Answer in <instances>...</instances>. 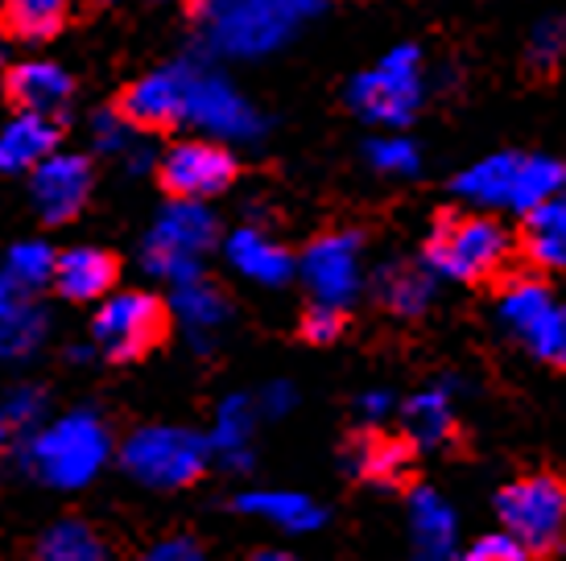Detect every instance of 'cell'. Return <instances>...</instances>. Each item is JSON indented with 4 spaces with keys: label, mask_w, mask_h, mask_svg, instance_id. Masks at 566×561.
Segmentation results:
<instances>
[{
    "label": "cell",
    "mask_w": 566,
    "mask_h": 561,
    "mask_svg": "<svg viewBox=\"0 0 566 561\" xmlns=\"http://www.w3.org/2000/svg\"><path fill=\"white\" fill-rule=\"evenodd\" d=\"M563 182H566V170L563 161H554V157H517V170H513V187H509V207L513 211H534V207L551 203L563 194Z\"/></svg>",
    "instance_id": "d4e9b609"
},
{
    "label": "cell",
    "mask_w": 566,
    "mask_h": 561,
    "mask_svg": "<svg viewBox=\"0 0 566 561\" xmlns=\"http://www.w3.org/2000/svg\"><path fill=\"white\" fill-rule=\"evenodd\" d=\"M530 553L509 537V532H492V537H480L468 553H463V561H525Z\"/></svg>",
    "instance_id": "8d00e7d4"
},
{
    "label": "cell",
    "mask_w": 566,
    "mask_h": 561,
    "mask_svg": "<svg viewBox=\"0 0 566 561\" xmlns=\"http://www.w3.org/2000/svg\"><path fill=\"white\" fill-rule=\"evenodd\" d=\"M54 256H59V252L50 248L46 240L13 244L9 261H4V277L13 280L17 294H33V289L50 285V277H54Z\"/></svg>",
    "instance_id": "1f68e13d"
},
{
    "label": "cell",
    "mask_w": 566,
    "mask_h": 561,
    "mask_svg": "<svg viewBox=\"0 0 566 561\" xmlns=\"http://www.w3.org/2000/svg\"><path fill=\"white\" fill-rule=\"evenodd\" d=\"M182 120L220 140H256L265 128L261 112L252 108L228 78L216 75V71H203V66H190Z\"/></svg>",
    "instance_id": "9c48e42d"
},
{
    "label": "cell",
    "mask_w": 566,
    "mask_h": 561,
    "mask_svg": "<svg viewBox=\"0 0 566 561\" xmlns=\"http://www.w3.org/2000/svg\"><path fill=\"white\" fill-rule=\"evenodd\" d=\"M377 297L401 318H418L426 314V306L434 301V273L413 265H389L380 268L377 277Z\"/></svg>",
    "instance_id": "484cf974"
},
{
    "label": "cell",
    "mask_w": 566,
    "mask_h": 561,
    "mask_svg": "<svg viewBox=\"0 0 566 561\" xmlns=\"http://www.w3.org/2000/svg\"><path fill=\"white\" fill-rule=\"evenodd\" d=\"M294 401H298V396H294V389L277 380V384H269V389L261 392V413H269V417H282V413H290V409H294Z\"/></svg>",
    "instance_id": "ab89813d"
},
{
    "label": "cell",
    "mask_w": 566,
    "mask_h": 561,
    "mask_svg": "<svg viewBox=\"0 0 566 561\" xmlns=\"http://www.w3.org/2000/svg\"><path fill=\"white\" fill-rule=\"evenodd\" d=\"M501 322L521 343H530L537 359L563 363L566 359V314L542 280H513L501 294Z\"/></svg>",
    "instance_id": "30bf717a"
},
{
    "label": "cell",
    "mask_w": 566,
    "mask_h": 561,
    "mask_svg": "<svg viewBox=\"0 0 566 561\" xmlns=\"http://www.w3.org/2000/svg\"><path fill=\"white\" fill-rule=\"evenodd\" d=\"M252 430H256V405L249 396H228L220 413H216V430L207 437V446H211V454H220L232 470H249Z\"/></svg>",
    "instance_id": "603a6c76"
},
{
    "label": "cell",
    "mask_w": 566,
    "mask_h": 561,
    "mask_svg": "<svg viewBox=\"0 0 566 561\" xmlns=\"http://www.w3.org/2000/svg\"><path fill=\"white\" fill-rule=\"evenodd\" d=\"M352 470L373 479V484H394L401 479L409 467V446L406 442H394V437H360L352 446Z\"/></svg>",
    "instance_id": "f1b7e54d"
},
{
    "label": "cell",
    "mask_w": 566,
    "mask_h": 561,
    "mask_svg": "<svg viewBox=\"0 0 566 561\" xmlns=\"http://www.w3.org/2000/svg\"><path fill=\"white\" fill-rule=\"evenodd\" d=\"M46 330H50L46 310H42V306H30V301H21V306L4 318V327H0V359L33 356L38 347L46 343Z\"/></svg>",
    "instance_id": "4dcf8cb0"
},
{
    "label": "cell",
    "mask_w": 566,
    "mask_h": 561,
    "mask_svg": "<svg viewBox=\"0 0 566 561\" xmlns=\"http://www.w3.org/2000/svg\"><path fill=\"white\" fill-rule=\"evenodd\" d=\"M142 561H207V553L195 537H166Z\"/></svg>",
    "instance_id": "f35d334b"
},
{
    "label": "cell",
    "mask_w": 566,
    "mask_h": 561,
    "mask_svg": "<svg viewBox=\"0 0 566 561\" xmlns=\"http://www.w3.org/2000/svg\"><path fill=\"white\" fill-rule=\"evenodd\" d=\"M364 157H368V166L385 178H413L418 166H422V157H418V145L409 137H377L364 145Z\"/></svg>",
    "instance_id": "d6a6232c"
},
{
    "label": "cell",
    "mask_w": 566,
    "mask_h": 561,
    "mask_svg": "<svg viewBox=\"0 0 566 561\" xmlns=\"http://www.w3.org/2000/svg\"><path fill=\"white\" fill-rule=\"evenodd\" d=\"M174 314L187 322L190 339L203 347H211V335L220 327H228V318H232V306H228V297L211 285V280L195 277V280H182V285H174V297H170Z\"/></svg>",
    "instance_id": "ffe728a7"
},
{
    "label": "cell",
    "mask_w": 566,
    "mask_h": 561,
    "mask_svg": "<svg viewBox=\"0 0 566 561\" xmlns=\"http://www.w3.org/2000/svg\"><path fill=\"white\" fill-rule=\"evenodd\" d=\"M339 330H344V310H335V306H323L315 301L306 318H302V335L311 339V343H331V339H339Z\"/></svg>",
    "instance_id": "d590c367"
},
{
    "label": "cell",
    "mask_w": 566,
    "mask_h": 561,
    "mask_svg": "<svg viewBox=\"0 0 566 561\" xmlns=\"http://www.w3.org/2000/svg\"><path fill=\"white\" fill-rule=\"evenodd\" d=\"M66 13H71V0H4V21L25 42H42L50 33H59Z\"/></svg>",
    "instance_id": "f546056e"
},
{
    "label": "cell",
    "mask_w": 566,
    "mask_h": 561,
    "mask_svg": "<svg viewBox=\"0 0 566 561\" xmlns=\"http://www.w3.org/2000/svg\"><path fill=\"white\" fill-rule=\"evenodd\" d=\"M92 140L99 154H128L133 149V125H128L120 112H99L92 120Z\"/></svg>",
    "instance_id": "e575fe53"
},
{
    "label": "cell",
    "mask_w": 566,
    "mask_h": 561,
    "mask_svg": "<svg viewBox=\"0 0 566 561\" xmlns=\"http://www.w3.org/2000/svg\"><path fill=\"white\" fill-rule=\"evenodd\" d=\"M252 561H298L294 553H282V549H265V553H252Z\"/></svg>",
    "instance_id": "7bdbcfd3"
},
{
    "label": "cell",
    "mask_w": 566,
    "mask_h": 561,
    "mask_svg": "<svg viewBox=\"0 0 566 561\" xmlns=\"http://www.w3.org/2000/svg\"><path fill=\"white\" fill-rule=\"evenodd\" d=\"M54 289L71 301H99L116 285V261L104 248H66L54 256Z\"/></svg>",
    "instance_id": "2e32d148"
},
{
    "label": "cell",
    "mask_w": 566,
    "mask_h": 561,
    "mask_svg": "<svg viewBox=\"0 0 566 561\" xmlns=\"http://www.w3.org/2000/svg\"><path fill=\"white\" fill-rule=\"evenodd\" d=\"M17 306H21V294L13 289V280L0 273V327H4V318H9Z\"/></svg>",
    "instance_id": "b9f144b4"
},
{
    "label": "cell",
    "mask_w": 566,
    "mask_h": 561,
    "mask_svg": "<svg viewBox=\"0 0 566 561\" xmlns=\"http://www.w3.org/2000/svg\"><path fill=\"white\" fill-rule=\"evenodd\" d=\"M389 409H394V396H389L385 389H373V392H364V396H360V413L368 421H380Z\"/></svg>",
    "instance_id": "60d3db41"
},
{
    "label": "cell",
    "mask_w": 566,
    "mask_h": 561,
    "mask_svg": "<svg viewBox=\"0 0 566 561\" xmlns=\"http://www.w3.org/2000/svg\"><path fill=\"white\" fill-rule=\"evenodd\" d=\"M38 561H112V546L104 541V532L80 520V516H66L59 525H50L38 537Z\"/></svg>",
    "instance_id": "44dd1931"
},
{
    "label": "cell",
    "mask_w": 566,
    "mask_h": 561,
    "mask_svg": "<svg viewBox=\"0 0 566 561\" xmlns=\"http://www.w3.org/2000/svg\"><path fill=\"white\" fill-rule=\"evenodd\" d=\"M59 149V125L38 112H21L0 128V173H30Z\"/></svg>",
    "instance_id": "9a60e30c"
},
{
    "label": "cell",
    "mask_w": 566,
    "mask_h": 561,
    "mask_svg": "<svg viewBox=\"0 0 566 561\" xmlns=\"http://www.w3.org/2000/svg\"><path fill=\"white\" fill-rule=\"evenodd\" d=\"M318 0H199L207 42L237 59L269 54L294 38Z\"/></svg>",
    "instance_id": "6da1fadb"
},
{
    "label": "cell",
    "mask_w": 566,
    "mask_h": 561,
    "mask_svg": "<svg viewBox=\"0 0 566 561\" xmlns=\"http://www.w3.org/2000/svg\"><path fill=\"white\" fill-rule=\"evenodd\" d=\"M92 194V161L80 154H54L30 170V199L33 211L46 223H66L87 207Z\"/></svg>",
    "instance_id": "4fadbf2b"
},
{
    "label": "cell",
    "mask_w": 566,
    "mask_h": 561,
    "mask_svg": "<svg viewBox=\"0 0 566 561\" xmlns=\"http://www.w3.org/2000/svg\"><path fill=\"white\" fill-rule=\"evenodd\" d=\"M237 508L244 516L269 520V525L290 529V532H311L327 520V512H323L318 504H311L306 496H298V491H244V496L237 499Z\"/></svg>",
    "instance_id": "7402d4cb"
},
{
    "label": "cell",
    "mask_w": 566,
    "mask_h": 561,
    "mask_svg": "<svg viewBox=\"0 0 566 561\" xmlns=\"http://www.w3.org/2000/svg\"><path fill=\"white\" fill-rule=\"evenodd\" d=\"M563 17H546V21H537L534 38H530V63L537 66V71H554L558 66V59H563Z\"/></svg>",
    "instance_id": "836d02e7"
},
{
    "label": "cell",
    "mask_w": 566,
    "mask_h": 561,
    "mask_svg": "<svg viewBox=\"0 0 566 561\" xmlns=\"http://www.w3.org/2000/svg\"><path fill=\"white\" fill-rule=\"evenodd\" d=\"M496 512L504 520V532L525 553H551L563 541L566 491L554 475H530L504 487L496 496Z\"/></svg>",
    "instance_id": "52a82bcc"
},
{
    "label": "cell",
    "mask_w": 566,
    "mask_h": 561,
    "mask_svg": "<svg viewBox=\"0 0 566 561\" xmlns=\"http://www.w3.org/2000/svg\"><path fill=\"white\" fill-rule=\"evenodd\" d=\"M513 256V235L492 215H447L426 240V268L447 280L496 277Z\"/></svg>",
    "instance_id": "3957f363"
},
{
    "label": "cell",
    "mask_w": 566,
    "mask_h": 561,
    "mask_svg": "<svg viewBox=\"0 0 566 561\" xmlns=\"http://www.w3.org/2000/svg\"><path fill=\"white\" fill-rule=\"evenodd\" d=\"M216 235H220V223L207 211V203L178 199L161 211L145 240V268L170 285L203 277V252L216 244Z\"/></svg>",
    "instance_id": "5b68a950"
},
{
    "label": "cell",
    "mask_w": 566,
    "mask_h": 561,
    "mask_svg": "<svg viewBox=\"0 0 566 561\" xmlns=\"http://www.w3.org/2000/svg\"><path fill=\"white\" fill-rule=\"evenodd\" d=\"M4 425H9V421H4V413H0V437H4Z\"/></svg>",
    "instance_id": "ee69618b"
},
{
    "label": "cell",
    "mask_w": 566,
    "mask_h": 561,
    "mask_svg": "<svg viewBox=\"0 0 566 561\" xmlns=\"http://www.w3.org/2000/svg\"><path fill=\"white\" fill-rule=\"evenodd\" d=\"M0 413H4V421H13V425H38L42 413H46V396H42V389H17Z\"/></svg>",
    "instance_id": "74e56055"
},
{
    "label": "cell",
    "mask_w": 566,
    "mask_h": 561,
    "mask_svg": "<svg viewBox=\"0 0 566 561\" xmlns=\"http://www.w3.org/2000/svg\"><path fill=\"white\" fill-rule=\"evenodd\" d=\"M409 532H413V546L426 561H447L455 553L459 541V520L451 512V504L430 491V487H418L409 496Z\"/></svg>",
    "instance_id": "d6986e66"
},
{
    "label": "cell",
    "mask_w": 566,
    "mask_h": 561,
    "mask_svg": "<svg viewBox=\"0 0 566 561\" xmlns=\"http://www.w3.org/2000/svg\"><path fill=\"white\" fill-rule=\"evenodd\" d=\"M187 75L190 66H161L142 75L120 99V116L133 128H170L182 125L187 108Z\"/></svg>",
    "instance_id": "5bb4252c"
},
{
    "label": "cell",
    "mask_w": 566,
    "mask_h": 561,
    "mask_svg": "<svg viewBox=\"0 0 566 561\" xmlns=\"http://www.w3.org/2000/svg\"><path fill=\"white\" fill-rule=\"evenodd\" d=\"M9 92L21 104V112H38V116H54L71 104L75 83L59 63L50 59H30V63H17L9 75Z\"/></svg>",
    "instance_id": "e0dca14e"
},
{
    "label": "cell",
    "mask_w": 566,
    "mask_h": 561,
    "mask_svg": "<svg viewBox=\"0 0 566 561\" xmlns=\"http://www.w3.org/2000/svg\"><path fill=\"white\" fill-rule=\"evenodd\" d=\"M228 261L240 277L256 280V285H285L294 277V256L261 227H240L228 235Z\"/></svg>",
    "instance_id": "ac0fdd59"
},
{
    "label": "cell",
    "mask_w": 566,
    "mask_h": 561,
    "mask_svg": "<svg viewBox=\"0 0 566 561\" xmlns=\"http://www.w3.org/2000/svg\"><path fill=\"white\" fill-rule=\"evenodd\" d=\"M513 170H517V154H492L484 161H475L472 170L459 173L455 194L475 207H509Z\"/></svg>",
    "instance_id": "4316f807"
},
{
    "label": "cell",
    "mask_w": 566,
    "mask_h": 561,
    "mask_svg": "<svg viewBox=\"0 0 566 561\" xmlns=\"http://www.w3.org/2000/svg\"><path fill=\"white\" fill-rule=\"evenodd\" d=\"M99 4H120V0H99Z\"/></svg>",
    "instance_id": "f6af8a7d"
},
{
    "label": "cell",
    "mask_w": 566,
    "mask_h": 561,
    "mask_svg": "<svg viewBox=\"0 0 566 561\" xmlns=\"http://www.w3.org/2000/svg\"><path fill=\"white\" fill-rule=\"evenodd\" d=\"M360 252L364 240L356 232L318 235L311 248L302 252V280L311 285L315 301L344 310L352 297L360 294Z\"/></svg>",
    "instance_id": "8fae6325"
},
{
    "label": "cell",
    "mask_w": 566,
    "mask_h": 561,
    "mask_svg": "<svg viewBox=\"0 0 566 561\" xmlns=\"http://www.w3.org/2000/svg\"><path fill=\"white\" fill-rule=\"evenodd\" d=\"M525 252L542 268L566 265V203L563 194L551 203L525 211Z\"/></svg>",
    "instance_id": "cb8c5ba5"
},
{
    "label": "cell",
    "mask_w": 566,
    "mask_h": 561,
    "mask_svg": "<svg viewBox=\"0 0 566 561\" xmlns=\"http://www.w3.org/2000/svg\"><path fill=\"white\" fill-rule=\"evenodd\" d=\"M451 425H455V417H451V389L447 384L418 392L406 405V430L418 446H439V442H447Z\"/></svg>",
    "instance_id": "83f0119b"
},
{
    "label": "cell",
    "mask_w": 566,
    "mask_h": 561,
    "mask_svg": "<svg viewBox=\"0 0 566 561\" xmlns=\"http://www.w3.org/2000/svg\"><path fill=\"white\" fill-rule=\"evenodd\" d=\"M161 335H166V306L154 294L128 289V294L99 297L92 339L108 359H142Z\"/></svg>",
    "instance_id": "ba28073f"
},
{
    "label": "cell",
    "mask_w": 566,
    "mask_h": 561,
    "mask_svg": "<svg viewBox=\"0 0 566 561\" xmlns=\"http://www.w3.org/2000/svg\"><path fill=\"white\" fill-rule=\"evenodd\" d=\"M207 458H211L207 437L182 430V425H142L120 446V463L128 475L145 487H158V491L195 484L203 475Z\"/></svg>",
    "instance_id": "277c9868"
},
{
    "label": "cell",
    "mask_w": 566,
    "mask_h": 561,
    "mask_svg": "<svg viewBox=\"0 0 566 561\" xmlns=\"http://www.w3.org/2000/svg\"><path fill=\"white\" fill-rule=\"evenodd\" d=\"M422 54L418 46H394L373 71L352 78L347 87V104L360 112L368 125L401 128L418 116L422 104Z\"/></svg>",
    "instance_id": "8992f818"
},
{
    "label": "cell",
    "mask_w": 566,
    "mask_h": 561,
    "mask_svg": "<svg viewBox=\"0 0 566 561\" xmlns=\"http://www.w3.org/2000/svg\"><path fill=\"white\" fill-rule=\"evenodd\" d=\"M232 178H237V157L216 140H182L161 157V187L174 199L203 203L232 187Z\"/></svg>",
    "instance_id": "7c38bea8"
},
{
    "label": "cell",
    "mask_w": 566,
    "mask_h": 561,
    "mask_svg": "<svg viewBox=\"0 0 566 561\" xmlns=\"http://www.w3.org/2000/svg\"><path fill=\"white\" fill-rule=\"evenodd\" d=\"M108 454H112L108 425L95 417V413H87V409H75V413L50 421L46 430L33 434V442L25 446V467L46 487L80 491V487H87L104 470Z\"/></svg>",
    "instance_id": "7a4b0ae2"
}]
</instances>
